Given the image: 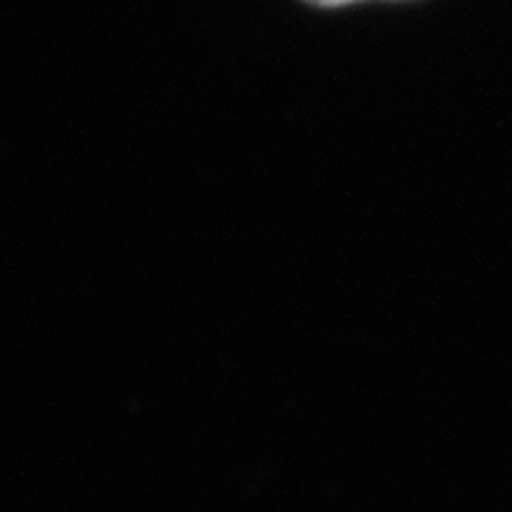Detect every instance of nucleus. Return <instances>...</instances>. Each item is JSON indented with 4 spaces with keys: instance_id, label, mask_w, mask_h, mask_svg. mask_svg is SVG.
Returning a JSON list of instances; mask_svg holds the SVG:
<instances>
[{
    "instance_id": "obj_1",
    "label": "nucleus",
    "mask_w": 512,
    "mask_h": 512,
    "mask_svg": "<svg viewBox=\"0 0 512 512\" xmlns=\"http://www.w3.org/2000/svg\"><path fill=\"white\" fill-rule=\"evenodd\" d=\"M306 3L320 5V8H337V5H347V3H354V0H306Z\"/></svg>"
}]
</instances>
